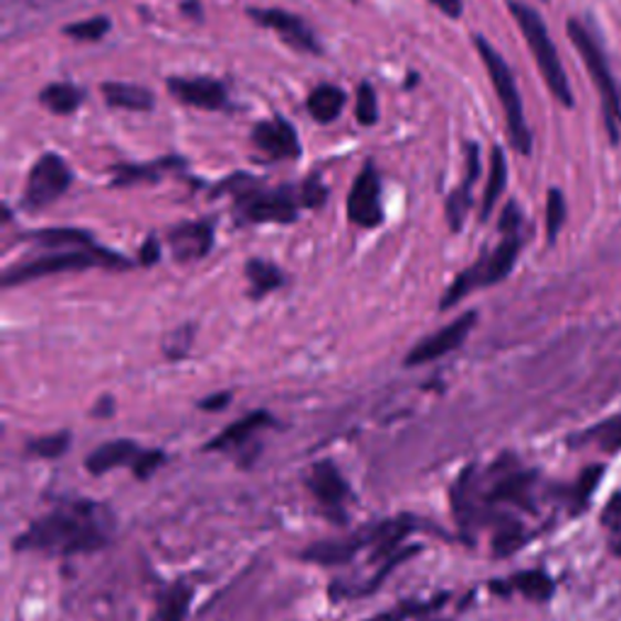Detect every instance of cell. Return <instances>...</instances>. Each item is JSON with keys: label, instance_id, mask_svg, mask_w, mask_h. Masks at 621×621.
I'll list each match as a JSON object with an SVG mask.
<instances>
[{"label": "cell", "instance_id": "cell-15", "mask_svg": "<svg viewBox=\"0 0 621 621\" xmlns=\"http://www.w3.org/2000/svg\"><path fill=\"white\" fill-rule=\"evenodd\" d=\"M168 241L178 263H194L214 245V229L207 221H185L168 233Z\"/></svg>", "mask_w": 621, "mask_h": 621}, {"label": "cell", "instance_id": "cell-4", "mask_svg": "<svg viewBox=\"0 0 621 621\" xmlns=\"http://www.w3.org/2000/svg\"><path fill=\"white\" fill-rule=\"evenodd\" d=\"M91 267H107V270H127L131 263L127 257L107 251V248H73V251H61L54 255H44L30 260V263L15 265L3 272V287H15L49 275H61V272H81Z\"/></svg>", "mask_w": 621, "mask_h": 621}, {"label": "cell", "instance_id": "cell-2", "mask_svg": "<svg viewBox=\"0 0 621 621\" xmlns=\"http://www.w3.org/2000/svg\"><path fill=\"white\" fill-rule=\"evenodd\" d=\"M227 190L233 192L235 214H239L243 221L292 223L296 217H299L302 197L299 190H294L292 185H282L277 190H265L257 180L235 176L233 180L223 182V188H219L217 192H227Z\"/></svg>", "mask_w": 621, "mask_h": 621}, {"label": "cell", "instance_id": "cell-38", "mask_svg": "<svg viewBox=\"0 0 621 621\" xmlns=\"http://www.w3.org/2000/svg\"><path fill=\"white\" fill-rule=\"evenodd\" d=\"M602 527L610 531V544L621 539V493H617L614 498L607 503L602 513Z\"/></svg>", "mask_w": 621, "mask_h": 621}, {"label": "cell", "instance_id": "cell-21", "mask_svg": "<svg viewBox=\"0 0 621 621\" xmlns=\"http://www.w3.org/2000/svg\"><path fill=\"white\" fill-rule=\"evenodd\" d=\"M270 422H272V415L265 413V411H257V413L245 415V418L235 420L233 425H229L227 430H223V432L219 434V438L211 440V442L207 444V450H229V446L243 444L245 440H251L257 430L267 428Z\"/></svg>", "mask_w": 621, "mask_h": 621}, {"label": "cell", "instance_id": "cell-3", "mask_svg": "<svg viewBox=\"0 0 621 621\" xmlns=\"http://www.w3.org/2000/svg\"><path fill=\"white\" fill-rule=\"evenodd\" d=\"M411 529H413L411 519H406V517L381 522V525L355 531L352 537L318 541L314 546H308V549L302 554V558H306V561H310V564H318V566H340V564L350 561V558H355L359 551H365L367 546H377V556H387L396 549V544H399Z\"/></svg>", "mask_w": 621, "mask_h": 621}, {"label": "cell", "instance_id": "cell-31", "mask_svg": "<svg viewBox=\"0 0 621 621\" xmlns=\"http://www.w3.org/2000/svg\"><path fill=\"white\" fill-rule=\"evenodd\" d=\"M109 28H112L109 18L97 15V18H91V20L69 24V28L64 30V34L71 36V40H78V42H97V40H103V36L109 32Z\"/></svg>", "mask_w": 621, "mask_h": 621}, {"label": "cell", "instance_id": "cell-34", "mask_svg": "<svg viewBox=\"0 0 621 621\" xmlns=\"http://www.w3.org/2000/svg\"><path fill=\"white\" fill-rule=\"evenodd\" d=\"M446 598H440V600H432L428 604H420V602H403L399 610H391V612H383V614H377V617H371V619H365V621H411L413 617H420V614H428L432 610H438V607L444 602Z\"/></svg>", "mask_w": 621, "mask_h": 621}, {"label": "cell", "instance_id": "cell-9", "mask_svg": "<svg viewBox=\"0 0 621 621\" xmlns=\"http://www.w3.org/2000/svg\"><path fill=\"white\" fill-rule=\"evenodd\" d=\"M73 176L69 164L56 154H44L36 158V164L30 170L28 188L22 194V207L28 211H40L44 207L59 200L69 190Z\"/></svg>", "mask_w": 621, "mask_h": 621}, {"label": "cell", "instance_id": "cell-45", "mask_svg": "<svg viewBox=\"0 0 621 621\" xmlns=\"http://www.w3.org/2000/svg\"><path fill=\"white\" fill-rule=\"evenodd\" d=\"M610 546H612V551H614L617 556H621V539H617V541H612Z\"/></svg>", "mask_w": 621, "mask_h": 621}, {"label": "cell", "instance_id": "cell-36", "mask_svg": "<svg viewBox=\"0 0 621 621\" xmlns=\"http://www.w3.org/2000/svg\"><path fill=\"white\" fill-rule=\"evenodd\" d=\"M299 197H302V207L318 209L323 202L328 200V188L323 185V180L318 176H310L299 188Z\"/></svg>", "mask_w": 621, "mask_h": 621}, {"label": "cell", "instance_id": "cell-39", "mask_svg": "<svg viewBox=\"0 0 621 621\" xmlns=\"http://www.w3.org/2000/svg\"><path fill=\"white\" fill-rule=\"evenodd\" d=\"M600 478H602V466H592V469L586 471V474L580 476L578 486L573 488L576 495H578V503H580V505L590 498V493L594 491V486H598Z\"/></svg>", "mask_w": 621, "mask_h": 621}, {"label": "cell", "instance_id": "cell-18", "mask_svg": "<svg viewBox=\"0 0 621 621\" xmlns=\"http://www.w3.org/2000/svg\"><path fill=\"white\" fill-rule=\"evenodd\" d=\"M495 592L507 594V592H522L527 600L534 602H546L551 600V594L556 590L554 580L544 573V570H525V573H517L511 580H505V586H501V580H495L491 586Z\"/></svg>", "mask_w": 621, "mask_h": 621}, {"label": "cell", "instance_id": "cell-25", "mask_svg": "<svg viewBox=\"0 0 621 621\" xmlns=\"http://www.w3.org/2000/svg\"><path fill=\"white\" fill-rule=\"evenodd\" d=\"M178 164H180L178 158H164V160H156V164H144V166H117L112 185H115V188H127V185H134L139 180L154 182L164 176L166 170L176 168Z\"/></svg>", "mask_w": 621, "mask_h": 621}, {"label": "cell", "instance_id": "cell-11", "mask_svg": "<svg viewBox=\"0 0 621 621\" xmlns=\"http://www.w3.org/2000/svg\"><path fill=\"white\" fill-rule=\"evenodd\" d=\"M476 318H478L476 310H469V314L459 316L454 323H450V326H444L438 333L428 335V338H422L413 347V350L406 355V367L428 365V362H434V359L454 352L456 347L464 345V340L469 338V333L474 330Z\"/></svg>", "mask_w": 621, "mask_h": 621}, {"label": "cell", "instance_id": "cell-30", "mask_svg": "<svg viewBox=\"0 0 621 621\" xmlns=\"http://www.w3.org/2000/svg\"><path fill=\"white\" fill-rule=\"evenodd\" d=\"M355 115H357V122L365 124V127H375V124L379 122L377 93L369 83H359L357 95H355Z\"/></svg>", "mask_w": 621, "mask_h": 621}, {"label": "cell", "instance_id": "cell-23", "mask_svg": "<svg viewBox=\"0 0 621 621\" xmlns=\"http://www.w3.org/2000/svg\"><path fill=\"white\" fill-rule=\"evenodd\" d=\"M245 277H248V284H251L253 299H263L265 294L280 290L284 284L282 270L275 263H267V260H260V257L248 260Z\"/></svg>", "mask_w": 621, "mask_h": 621}, {"label": "cell", "instance_id": "cell-29", "mask_svg": "<svg viewBox=\"0 0 621 621\" xmlns=\"http://www.w3.org/2000/svg\"><path fill=\"white\" fill-rule=\"evenodd\" d=\"M531 474H513L503 478L498 486L491 491L488 498L491 501H505V503H519L525 505L527 503V491L531 488Z\"/></svg>", "mask_w": 621, "mask_h": 621}, {"label": "cell", "instance_id": "cell-28", "mask_svg": "<svg viewBox=\"0 0 621 621\" xmlns=\"http://www.w3.org/2000/svg\"><path fill=\"white\" fill-rule=\"evenodd\" d=\"M580 440L598 444V450L602 452H621V415L602 420L600 425L590 428Z\"/></svg>", "mask_w": 621, "mask_h": 621}, {"label": "cell", "instance_id": "cell-43", "mask_svg": "<svg viewBox=\"0 0 621 621\" xmlns=\"http://www.w3.org/2000/svg\"><path fill=\"white\" fill-rule=\"evenodd\" d=\"M158 257H160V243L156 239H148L144 245H141V253H139V263L146 265V267H151L158 263Z\"/></svg>", "mask_w": 621, "mask_h": 621}, {"label": "cell", "instance_id": "cell-8", "mask_svg": "<svg viewBox=\"0 0 621 621\" xmlns=\"http://www.w3.org/2000/svg\"><path fill=\"white\" fill-rule=\"evenodd\" d=\"M568 36L570 42L576 44L578 54L582 56L588 66L590 78L598 85V93L602 97V107H604V122H607V129H610L612 141H619V134H621V97H619V88L614 83V76L610 66H607V59L602 54L600 44L594 42V36L582 28L578 20H570L568 22Z\"/></svg>", "mask_w": 621, "mask_h": 621}, {"label": "cell", "instance_id": "cell-10", "mask_svg": "<svg viewBox=\"0 0 621 621\" xmlns=\"http://www.w3.org/2000/svg\"><path fill=\"white\" fill-rule=\"evenodd\" d=\"M347 217L359 229H377L383 221L381 178L375 164H367L355 178L352 190L347 194Z\"/></svg>", "mask_w": 621, "mask_h": 621}, {"label": "cell", "instance_id": "cell-6", "mask_svg": "<svg viewBox=\"0 0 621 621\" xmlns=\"http://www.w3.org/2000/svg\"><path fill=\"white\" fill-rule=\"evenodd\" d=\"M474 44L478 49L483 66H486V71H488V78L493 83L495 95H498V101L503 105L511 144L517 154L527 156L531 151V134L527 127L525 107H522V97H519L513 71L505 64V59L495 52V46L486 40V36H474Z\"/></svg>", "mask_w": 621, "mask_h": 621}, {"label": "cell", "instance_id": "cell-37", "mask_svg": "<svg viewBox=\"0 0 621 621\" xmlns=\"http://www.w3.org/2000/svg\"><path fill=\"white\" fill-rule=\"evenodd\" d=\"M192 347V326H182L176 333L168 335L166 340V355L170 359H180L190 352Z\"/></svg>", "mask_w": 621, "mask_h": 621}, {"label": "cell", "instance_id": "cell-19", "mask_svg": "<svg viewBox=\"0 0 621 621\" xmlns=\"http://www.w3.org/2000/svg\"><path fill=\"white\" fill-rule=\"evenodd\" d=\"M103 95L109 107L127 109V112H151L156 103L151 91L144 88V85H131V83H105Z\"/></svg>", "mask_w": 621, "mask_h": 621}, {"label": "cell", "instance_id": "cell-24", "mask_svg": "<svg viewBox=\"0 0 621 621\" xmlns=\"http://www.w3.org/2000/svg\"><path fill=\"white\" fill-rule=\"evenodd\" d=\"M505 185H507V160L503 148L495 146L491 151V172L486 182V194H483V204H481V221H486L491 217L495 202L501 200Z\"/></svg>", "mask_w": 621, "mask_h": 621}, {"label": "cell", "instance_id": "cell-7", "mask_svg": "<svg viewBox=\"0 0 621 621\" xmlns=\"http://www.w3.org/2000/svg\"><path fill=\"white\" fill-rule=\"evenodd\" d=\"M519 255V235L517 233H505V241L495 248L493 253L483 255L476 265H471L459 275L452 287L446 290L440 302V310H446L456 306L462 299H466L469 294H474L476 290L491 287V284L503 282L511 275L515 267V260Z\"/></svg>", "mask_w": 621, "mask_h": 621}, {"label": "cell", "instance_id": "cell-16", "mask_svg": "<svg viewBox=\"0 0 621 621\" xmlns=\"http://www.w3.org/2000/svg\"><path fill=\"white\" fill-rule=\"evenodd\" d=\"M144 450L136 442L131 440H115V442H105L103 446H97L93 454H88L85 459V469L91 471L93 476H103L107 471L124 466V464H131L136 459H139Z\"/></svg>", "mask_w": 621, "mask_h": 621}, {"label": "cell", "instance_id": "cell-1", "mask_svg": "<svg viewBox=\"0 0 621 621\" xmlns=\"http://www.w3.org/2000/svg\"><path fill=\"white\" fill-rule=\"evenodd\" d=\"M112 537V517L101 503H71L32 522V527L15 539L18 551L42 554H88L107 546Z\"/></svg>", "mask_w": 621, "mask_h": 621}, {"label": "cell", "instance_id": "cell-5", "mask_svg": "<svg viewBox=\"0 0 621 621\" xmlns=\"http://www.w3.org/2000/svg\"><path fill=\"white\" fill-rule=\"evenodd\" d=\"M511 12H513L515 22L519 24L522 36H525L531 49V56H534V61H537L541 78L546 81V85H549L551 95L564 107H573V91H570L564 64H561V59H558V52H556V46L551 42L549 30H546L541 15L534 8L525 6V3H517V0H513L511 3Z\"/></svg>", "mask_w": 621, "mask_h": 621}, {"label": "cell", "instance_id": "cell-13", "mask_svg": "<svg viewBox=\"0 0 621 621\" xmlns=\"http://www.w3.org/2000/svg\"><path fill=\"white\" fill-rule=\"evenodd\" d=\"M253 146L272 160H290L299 158L302 154L299 134H296V129L284 117L260 122L253 129Z\"/></svg>", "mask_w": 621, "mask_h": 621}, {"label": "cell", "instance_id": "cell-32", "mask_svg": "<svg viewBox=\"0 0 621 621\" xmlns=\"http://www.w3.org/2000/svg\"><path fill=\"white\" fill-rule=\"evenodd\" d=\"M69 432H54V434H44V438H36L28 444V452L34 456L42 459H56L69 450Z\"/></svg>", "mask_w": 621, "mask_h": 621}, {"label": "cell", "instance_id": "cell-41", "mask_svg": "<svg viewBox=\"0 0 621 621\" xmlns=\"http://www.w3.org/2000/svg\"><path fill=\"white\" fill-rule=\"evenodd\" d=\"M519 229V209L515 202H511L505 207L503 217H501V231L503 233H517Z\"/></svg>", "mask_w": 621, "mask_h": 621}, {"label": "cell", "instance_id": "cell-12", "mask_svg": "<svg viewBox=\"0 0 621 621\" xmlns=\"http://www.w3.org/2000/svg\"><path fill=\"white\" fill-rule=\"evenodd\" d=\"M248 18L255 20L257 24H263L265 30H272L282 42L299 49V52L314 56L320 54V44L316 40L314 30H310L302 18L292 15V12L282 8H248Z\"/></svg>", "mask_w": 621, "mask_h": 621}, {"label": "cell", "instance_id": "cell-20", "mask_svg": "<svg viewBox=\"0 0 621 621\" xmlns=\"http://www.w3.org/2000/svg\"><path fill=\"white\" fill-rule=\"evenodd\" d=\"M345 101H347V95L338 88V85L323 83L316 91H310L306 107H308V115L314 117L318 124H330L343 115Z\"/></svg>", "mask_w": 621, "mask_h": 621}, {"label": "cell", "instance_id": "cell-27", "mask_svg": "<svg viewBox=\"0 0 621 621\" xmlns=\"http://www.w3.org/2000/svg\"><path fill=\"white\" fill-rule=\"evenodd\" d=\"M192 588L188 586H172L168 592L160 594L158 600V619L160 621H185L190 610Z\"/></svg>", "mask_w": 621, "mask_h": 621}, {"label": "cell", "instance_id": "cell-40", "mask_svg": "<svg viewBox=\"0 0 621 621\" xmlns=\"http://www.w3.org/2000/svg\"><path fill=\"white\" fill-rule=\"evenodd\" d=\"M160 462H164V454L160 452H141L139 459L134 462V474L139 478H146L148 474H154Z\"/></svg>", "mask_w": 621, "mask_h": 621}, {"label": "cell", "instance_id": "cell-33", "mask_svg": "<svg viewBox=\"0 0 621 621\" xmlns=\"http://www.w3.org/2000/svg\"><path fill=\"white\" fill-rule=\"evenodd\" d=\"M564 219H566L564 194L558 190H549V197H546V235H549L551 243L556 241L558 231H561Z\"/></svg>", "mask_w": 621, "mask_h": 621}, {"label": "cell", "instance_id": "cell-44", "mask_svg": "<svg viewBox=\"0 0 621 621\" xmlns=\"http://www.w3.org/2000/svg\"><path fill=\"white\" fill-rule=\"evenodd\" d=\"M231 403V393H217V396H209L207 401L200 403L202 411H223Z\"/></svg>", "mask_w": 621, "mask_h": 621}, {"label": "cell", "instance_id": "cell-35", "mask_svg": "<svg viewBox=\"0 0 621 621\" xmlns=\"http://www.w3.org/2000/svg\"><path fill=\"white\" fill-rule=\"evenodd\" d=\"M522 544H525V531L519 529V525H507V527H503L498 537H495L493 549L498 556H511L519 549Z\"/></svg>", "mask_w": 621, "mask_h": 621}, {"label": "cell", "instance_id": "cell-17", "mask_svg": "<svg viewBox=\"0 0 621 621\" xmlns=\"http://www.w3.org/2000/svg\"><path fill=\"white\" fill-rule=\"evenodd\" d=\"M308 488L323 505L330 507H338L347 498V483L333 462H318L310 469Z\"/></svg>", "mask_w": 621, "mask_h": 621}, {"label": "cell", "instance_id": "cell-14", "mask_svg": "<svg viewBox=\"0 0 621 621\" xmlns=\"http://www.w3.org/2000/svg\"><path fill=\"white\" fill-rule=\"evenodd\" d=\"M168 93L178 97L182 105H190L197 109L217 112L223 109L229 103V93L223 88V83L214 78H168Z\"/></svg>", "mask_w": 621, "mask_h": 621}, {"label": "cell", "instance_id": "cell-42", "mask_svg": "<svg viewBox=\"0 0 621 621\" xmlns=\"http://www.w3.org/2000/svg\"><path fill=\"white\" fill-rule=\"evenodd\" d=\"M428 3H432L434 8L444 12V15L452 20L462 18V12H464V0H428Z\"/></svg>", "mask_w": 621, "mask_h": 621}, {"label": "cell", "instance_id": "cell-26", "mask_svg": "<svg viewBox=\"0 0 621 621\" xmlns=\"http://www.w3.org/2000/svg\"><path fill=\"white\" fill-rule=\"evenodd\" d=\"M28 239H32L36 245L46 248H64V245H76V248H95L93 235L88 231L78 229H46V231H34Z\"/></svg>", "mask_w": 621, "mask_h": 621}, {"label": "cell", "instance_id": "cell-22", "mask_svg": "<svg viewBox=\"0 0 621 621\" xmlns=\"http://www.w3.org/2000/svg\"><path fill=\"white\" fill-rule=\"evenodd\" d=\"M85 101L83 88L73 83H52L40 93V103L59 117H69L76 112Z\"/></svg>", "mask_w": 621, "mask_h": 621}]
</instances>
